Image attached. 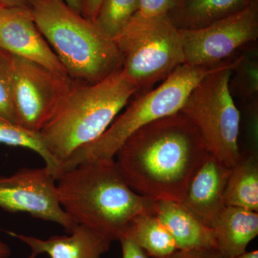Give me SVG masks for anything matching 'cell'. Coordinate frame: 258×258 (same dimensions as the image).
Returning a JSON list of instances; mask_svg holds the SVG:
<instances>
[{
  "instance_id": "1",
  "label": "cell",
  "mask_w": 258,
  "mask_h": 258,
  "mask_svg": "<svg viewBox=\"0 0 258 258\" xmlns=\"http://www.w3.org/2000/svg\"><path fill=\"white\" fill-rule=\"evenodd\" d=\"M209 154L198 127L178 112L134 132L114 159L136 193L154 201L181 203Z\"/></svg>"
},
{
  "instance_id": "2",
  "label": "cell",
  "mask_w": 258,
  "mask_h": 258,
  "mask_svg": "<svg viewBox=\"0 0 258 258\" xmlns=\"http://www.w3.org/2000/svg\"><path fill=\"white\" fill-rule=\"evenodd\" d=\"M56 188L60 206L76 225L112 242L121 238L134 217L154 213L155 201L131 189L114 158H98L62 171Z\"/></svg>"
},
{
  "instance_id": "3",
  "label": "cell",
  "mask_w": 258,
  "mask_h": 258,
  "mask_svg": "<svg viewBox=\"0 0 258 258\" xmlns=\"http://www.w3.org/2000/svg\"><path fill=\"white\" fill-rule=\"evenodd\" d=\"M137 92L122 69L98 83L74 80L69 93L39 133L62 166L77 149L103 135Z\"/></svg>"
},
{
  "instance_id": "4",
  "label": "cell",
  "mask_w": 258,
  "mask_h": 258,
  "mask_svg": "<svg viewBox=\"0 0 258 258\" xmlns=\"http://www.w3.org/2000/svg\"><path fill=\"white\" fill-rule=\"evenodd\" d=\"M29 8L71 79L98 83L123 67V55L113 39L64 0H29Z\"/></svg>"
},
{
  "instance_id": "5",
  "label": "cell",
  "mask_w": 258,
  "mask_h": 258,
  "mask_svg": "<svg viewBox=\"0 0 258 258\" xmlns=\"http://www.w3.org/2000/svg\"><path fill=\"white\" fill-rule=\"evenodd\" d=\"M218 64L210 67L180 66L158 87L136 98L99 138L73 153L62 164V172L98 158H114L120 146L134 132L180 112L194 88Z\"/></svg>"
},
{
  "instance_id": "6",
  "label": "cell",
  "mask_w": 258,
  "mask_h": 258,
  "mask_svg": "<svg viewBox=\"0 0 258 258\" xmlns=\"http://www.w3.org/2000/svg\"><path fill=\"white\" fill-rule=\"evenodd\" d=\"M239 57L224 61L207 75L180 111L198 127L210 154L229 168L233 167L241 156L240 113L230 88Z\"/></svg>"
},
{
  "instance_id": "7",
  "label": "cell",
  "mask_w": 258,
  "mask_h": 258,
  "mask_svg": "<svg viewBox=\"0 0 258 258\" xmlns=\"http://www.w3.org/2000/svg\"><path fill=\"white\" fill-rule=\"evenodd\" d=\"M113 40L123 55L122 70L138 91L164 81L184 64L181 32L167 16H134Z\"/></svg>"
},
{
  "instance_id": "8",
  "label": "cell",
  "mask_w": 258,
  "mask_h": 258,
  "mask_svg": "<svg viewBox=\"0 0 258 258\" xmlns=\"http://www.w3.org/2000/svg\"><path fill=\"white\" fill-rule=\"evenodd\" d=\"M69 76L14 55L13 102L17 124L39 132L74 84Z\"/></svg>"
},
{
  "instance_id": "9",
  "label": "cell",
  "mask_w": 258,
  "mask_h": 258,
  "mask_svg": "<svg viewBox=\"0 0 258 258\" xmlns=\"http://www.w3.org/2000/svg\"><path fill=\"white\" fill-rule=\"evenodd\" d=\"M184 64L200 67L216 66L258 37V0L244 9L205 28L179 30Z\"/></svg>"
},
{
  "instance_id": "10",
  "label": "cell",
  "mask_w": 258,
  "mask_h": 258,
  "mask_svg": "<svg viewBox=\"0 0 258 258\" xmlns=\"http://www.w3.org/2000/svg\"><path fill=\"white\" fill-rule=\"evenodd\" d=\"M0 208L55 222L68 233L77 226L60 206L56 176L46 166L22 168L12 175L0 176Z\"/></svg>"
},
{
  "instance_id": "11",
  "label": "cell",
  "mask_w": 258,
  "mask_h": 258,
  "mask_svg": "<svg viewBox=\"0 0 258 258\" xmlns=\"http://www.w3.org/2000/svg\"><path fill=\"white\" fill-rule=\"evenodd\" d=\"M0 47L57 74L69 76L37 28L29 7L0 8Z\"/></svg>"
},
{
  "instance_id": "12",
  "label": "cell",
  "mask_w": 258,
  "mask_h": 258,
  "mask_svg": "<svg viewBox=\"0 0 258 258\" xmlns=\"http://www.w3.org/2000/svg\"><path fill=\"white\" fill-rule=\"evenodd\" d=\"M231 169L209 154L180 203L208 227L226 206L224 196Z\"/></svg>"
},
{
  "instance_id": "13",
  "label": "cell",
  "mask_w": 258,
  "mask_h": 258,
  "mask_svg": "<svg viewBox=\"0 0 258 258\" xmlns=\"http://www.w3.org/2000/svg\"><path fill=\"white\" fill-rule=\"evenodd\" d=\"M154 214L175 241L178 249L217 247L211 227L177 202L158 200Z\"/></svg>"
},
{
  "instance_id": "14",
  "label": "cell",
  "mask_w": 258,
  "mask_h": 258,
  "mask_svg": "<svg viewBox=\"0 0 258 258\" xmlns=\"http://www.w3.org/2000/svg\"><path fill=\"white\" fill-rule=\"evenodd\" d=\"M217 248L226 258L245 252L258 235V214L239 207L226 205L211 227Z\"/></svg>"
},
{
  "instance_id": "15",
  "label": "cell",
  "mask_w": 258,
  "mask_h": 258,
  "mask_svg": "<svg viewBox=\"0 0 258 258\" xmlns=\"http://www.w3.org/2000/svg\"><path fill=\"white\" fill-rule=\"evenodd\" d=\"M253 0H176L167 18L179 30H195L247 8Z\"/></svg>"
},
{
  "instance_id": "16",
  "label": "cell",
  "mask_w": 258,
  "mask_h": 258,
  "mask_svg": "<svg viewBox=\"0 0 258 258\" xmlns=\"http://www.w3.org/2000/svg\"><path fill=\"white\" fill-rule=\"evenodd\" d=\"M70 235L51 236L47 240H32V257L46 254L50 258H102L106 253V244L93 232L77 227Z\"/></svg>"
},
{
  "instance_id": "17",
  "label": "cell",
  "mask_w": 258,
  "mask_h": 258,
  "mask_svg": "<svg viewBox=\"0 0 258 258\" xmlns=\"http://www.w3.org/2000/svg\"><path fill=\"white\" fill-rule=\"evenodd\" d=\"M225 205L258 212V159L254 152H241L226 185Z\"/></svg>"
},
{
  "instance_id": "18",
  "label": "cell",
  "mask_w": 258,
  "mask_h": 258,
  "mask_svg": "<svg viewBox=\"0 0 258 258\" xmlns=\"http://www.w3.org/2000/svg\"><path fill=\"white\" fill-rule=\"evenodd\" d=\"M122 237L135 242L148 257L167 258L178 249L172 236L154 213L134 217Z\"/></svg>"
},
{
  "instance_id": "19",
  "label": "cell",
  "mask_w": 258,
  "mask_h": 258,
  "mask_svg": "<svg viewBox=\"0 0 258 258\" xmlns=\"http://www.w3.org/2000/svg\"><path fill=\"white\" fill-rule=\"evenodd\" d=\"M0 144L26 148L42 158L45 166L56 176L62 172V166L51 154L39 132H30L15 123L0 121Z\"/></svg>"
},
{
  "instance_id": "20",
  "label": "cell",
  "mask_w": 258,
  "mask_h": 258,
  "mask_svg": "<svg viewBox=\"0 0 258 258\" xmlns=\"http://www.w3.org/2000/svg\"><path fill=\"white\" fill-rule=\"evenodd\" d=\"M140 0H103L94 23L111 38L116 36L137 13Z\"/></svg>"
},
{
  "instance_id": "21",
  "label": "cell",
  "mask_w": 258,
  "mask_h": 258,
  "mask_svg": "<svg viewBox=\"0 0 258 258\" xmlns=\"http://www.w3.org/2000/svg\"><path fill=\"white\" fill-rule=\"evenodd\" d=\"M249 51L239 57L230 81L231 93H237L246 104L258 101L257 50Z\"/></svg>"
},
{
  "instance_id": "22",
  "label": "cell",
  "mask_w": 258,
  "mask_h": 258,
  "mask_svg": "<svg viewBox=\"0 0 258 258\" xmlns=\"http://www.w3.org/2000/svg\"><path fill=\"white\" fill-rule=\"evenodd\" d=\"M14 55L0 47V121L17 124L13 102Z\"/></svg>"
},
{
  "instance_id": "23",
  "label": "cell",
  "mask_w": 258,
  "mask_h": 258,
  "mask_svg": "<svg viewBox=\"0 0 258 258\" xmlns=\"http://www.w3.org/2000/svg\"><path fill=\"white\" fill-rule=\"evenodd\" d=\"M176 0H140L138 11L134 16L144 19L167 16Z\"/></svg>"
},
{
  "instance_id": "24",
  "label": "cell",
  "mask_w": 258,
  "mask_h": 258,
  "mask_svg": "<svg viewBox=\"0 0 258 258\" xmlns=\"http://www.w3.org/2000/svg\"><path fill=\"white\" fill-rule=\"evenodd\" d=\"M167 258H226L217 247L177 249Z\"/></svg>"
},
{
  "instance_id": "25",
  "label": "cell",
  "mask_w": 258,
  "mask_h": 258,
  "mask_svg": "<svg viewBox=\"0 0 258 258\" xmlns=\"http://www.w3.org/2000/svg\"><path fill=\"white\" fill-rule=\"evenodd\" d=\"M121 247L122 258H148V255L133 241L125 237H121L119 240Z\"/></svg>"
},
{
  "instance_id": "26",
  "label": "cell",
  "mask_w": 258,
  "mask_h": 258,
  "mask_svg": "<svg viewBox=\"0 0 258 258\" xmlns=\"http://www.w3.org/2000/svg\"><path fill=\"white\" fill-rule=\"evenodd\" d=\"M103 0H82L81 14L84 18L94 20Z\"/></svg>"
},
{
  "instance_id": "27",
  "label": "cell",
  "mask_w": 258,
  "mask_h": 258,
  "mask_svg": "<svg viewBox=\"0 0 258 258\" xmlns=\"http://www.w3.org/2000/svg\"><path fill=\"white\" fill-rule=\"evenodd\" d=\"M29 0H0V8H28Z\"/></svg>"
},
{
  "instance_id": "28",
  "label": "cell",
  "mask_w": 258,
  "mask_h": 258,
  "mask_svg": "<svg viewBox=\"0 0 258 258\" xmlns=\"http://www.w3.org/2000/svg\"><path fill=\"white\" fill-rule=\"evenodd\" d=\"M11 254L10 246L0 240V258H9Z\"/></svg>"
},
{
  "instance_id": "29",
  "label": "cell",
  "mask_w": 258,
  "mask_h": 258,
  "mask_svg": "<svg viewBox=\"0 0 258 258\" xmlns=\"http://www.w3.org/2000/svg\"><path fill=\"white\" fill-rule=\"evenodd\" d=\"M64 1L73 9L77 11L78 13H81L82 0H64Z\"/></svg>"
},
{
  "instance_id": "30",
  "label": "cell",
  "mask_w": 258,
  "mask_h": 258,
  "mask_svg": "<svg viewBox=\"0 0 258 258\" xmlns=\"http://www.w3.org/2000/svg\"><path fill=\"white\" fill-rule=\"evenodd\" d=\"M235 258H258V251L253 250L251 251V252L246 251L243 254H240V255Z\"/></svg>"
},
{
  "instance_id": "31",
  "label": "cell",
  "mask_w": 258,
  "mask_h": 258,
  "mask_svg": "<svg viewBox=\"0 0 258 258\" xmlns=\"http://www.w3.org/2000/svg\"></svg>"
}]
</instances>
